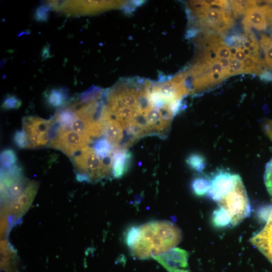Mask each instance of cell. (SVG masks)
<instances>
[{"label": "cell", "instance_id": "obj_1", "mask_svg": "<svg viewBox=\"0 0 272 272\" xmlns=\"http://www.w3.org/2000/svg\"><path fill=\"white\" fill-rule=\"evenodd\" d=\"M182 238L181 230L174 224L156 221L131 228L127 233L126 241L133 256L147 259L175 248Z\"/></svg>", "mask_w": 272, "mask_h": 272}, {"label": "cell", "instance_id": "obj_2", "mask_svg": "<svg viewBox=\"0 0 272 272\" xmlns=\"http://www.w3.org/2000/svg\"><path fill=\"white\" fill-rule=\"evenodd\" d=\"M197 22L201 26L219 32L227 30L233 23L227 1H201L193 2Z\"/></svg>", "mask_w": 272, "mask_h": 272}, {"label": "cell", "instance_id": "obj_3", "mask_svg": "<svg viewBox=\"0 0 272 272\" xmlns=\"http://www.w3.org/2000/svg\"><path fill=\"white\" fill-rule=\"evenodd\" d=\"M220 208L225 211L231 219L230 225L239 224L251 212L246 191L240 176L236 175L231 190L217 201Z\"/></svg>", "mask_w": 272, "mask_h": 272}, {"label": "cell", "instance_id": "obj_4", "mask_svg": "<svg viewBox=\"0 0 272 272\" xmlns=\"http://www.w3.org/2000/svg\"><path fill=\"white\" fill-rule=\"evenodd\" d=\"M71 158L78 172L76 176L78 180L91 181L105 177L102 159L88 146L77 151Z\"/></svg>", "mask_w": 272, "mask_h": 272}, {"label": "cell", "instance_id": "obj_5", "mask_svg": "<svg viewBox=\"0 0 272 272\" xmlns=\"http://www.w3.org/2000/svg\"><path fill=\"white\" fill-rule=\"evenodd\" d=\"M192 73L194 88L198 91L214 87L230 76L219 60L207 58H200Z\"/></svg>", "mask_w": 272, "mask_h": 272}, {"label": "cell", "instance_id": "obj_6", "mask_svg": "<svg viewBox=\"0 0 272 272\" xmlns=\"http://www.w3.org/2000/svg\"><path fill=\"white\" fill-rule=\"evenodd\" d=\"M23 130L27 141V148L45 147L52 139L57 127L54 118L45 120L36 116H27L22 121Z\"/></svg>", "mask_w": 272, "mask_h": 272}, {"label": "cell", "instance_id": "obj_7", "mask_svg": "<svg viewBox=\"0 0 272 272\" xmlns=\"http://www.w3.org/2000/svg\"><path fill=\"white\" fill-rule=\"evenodd\" d=\"M91 142V139L89 136L77 133L58 124L49 145V147L61 151L71 158L77 151Z\"/></svg>", "mask_w": 272, "mask_h": 272}, {"label": "cell", "instance_id": "obj_8", "mask_svg": "<svg viewBox=\"0 0 272 272\" xmlns=\"http://www.w3.org/2000/svg\"><path fill=\"white\" fill-rule=\"evenodd\" d=\"M236 176V174L223 171L214 174L209 180L208 196L216 202L219 200L232 188Z\"/></svg>", "mask_w": 272, "mask_h": 272}, {"label": "cell", "instance_id": "obj_9", "mask_svg": "<svg viewBox=\"0 0 272 272\" xmlns=\"http://www.w3.org/2000/svg\"><path fill=\"white\" fill-rule=\"evenodd\" d=\"M250 242L272 264V206L265 225L250 239Z\"/></svg>", "mask_w": 272, "mask_h": 272}, {"label": "cell", "instance_id": "obj_10", "mask_svg": "<svg viewBox=\"0 0 272 272\" xmlns=\"http://www.w3.org/2000/svg\"><path fill=\"white\" fill-rule=\"evenodd\" d=\"M188 253L185 250L174 248L169 251L154 257L168 272L184 268L188 265Z\"/></svg>", "mask_w": 272, "mask_h": 272}, {"label": "cell", "instance_id": "obj_11", "mask_svg": "<svg viewBox=\"0 0 272 272\" xmlns=\"http://www.w3.org/2000/svg\"><path fill=\"white\" fill-rule=\"evenodd\" d=\"M245 17L243 23L246 31L249 30V28L253 27L256 30H265L267 27V21L265 14L261 7L257 4L256 1L244 13Z\"/></svg>", "mask_w": 272, "mask_h": 272}, {"label": "cell", "instance_id": "obj_12", "mask_svg": "<svg viewBox=\"0 0 272 272\" xmlns=\"http://www.w3.org/2000/svg\"><path fill=\"white\" fill-rule=\"evenodd\" d=\"M131 159V153L127 149L117 148L113 151V176L115 178L122 177L127 171Z\"/></svg>", "mask_w": 272, "mask_h": 272}, {"label": "cell", "instance_id": "obj_13", "mask_svg": "<svg viewBox=\"0 0 272 272\" xmlns=\"http://www.w3.org/2000/svg\"><path fill=\"white\" fill-rule=\"evenodd\" d=\"M103 133L112 146L118 148L123 137V128L116 119L109 117L103 122Z\"/></svg>", "mask_w": 272, "mask_h": 272}, {"label": "cell", "instance_id": "obj_14", "mask_svg": "<svg viewBox=\"0 0 272 272\" xmlns=\"http://www.w3.org/2000/svg\"><path fill=\"white\" fill-rule=\"evenodd\" d=\"M76 117V115L73 110L65 108L59 110L54 118L59 126L69 128Z\"/></svg>", "mask_w": 272, "mask_h": 272}, {"label": "cell", "instance_id": "obj_15", "mask_svg": "<svg viewBox=\"0 0 272 272\" xmlns=\"http://www.w3.org/2000/svg\"><path fill=\"white\" fill-rule=\"evenodd\" d=\"M66 89L60 88L52 90L48 97V103L53 106H58L68 97Z\"/></svg>", "mask_w": 272, "mask_h": 272}, {"label": "cell", "instance_id": "obj_16", "mask_svg": "<svg viewBox=\"0 0 272 272\" xmlns=\"http://www.w3.org/2000/svg\"><path fill=\"white\" fill-rule=\"evenodd\" d=\"M260 44L264 53L265 62L272 70V38L263 34Z\"/></svg>", "mask_w": 272, "mask_h": 272}, {"label": "cell", "instance_id": "obj_17", "mask_svg": "<svg viewBox=\"0 0 272 272\" xmlns=\"http://www.w3.org/2000/svg\"><path fill=\"white\" fill-rule=\"evenodd\" d=\"M112 145L107 139H101L96 141L94 150L100 158H104L112 152Z\"/></svg>", "mask_w": 272, "mask_h": 272}, {"label": "cell", "instance_id": "obj_18", "mask_svg": "<svg viewBox=\"0 0 272 272\" xmlns=\"http://www.w3.org/2000/svg\"><path fill=\"white\" fill-rule=\"evenodd\" d=\"M213 221L217 227H224L230 225L231 219L225 211L219 208L213 213Z\"/></svg>", "mask_w": 272, "mask_h": 272}, {"label": "cell", "instance_id": "obj_19", "mask_svg": "<svg viewBox=\"0 0 272 272\" xmlns=\"http://www.w3.org/2000/svg\"><path fill=\"white\" fill-rule=\"evenodd\" d=\"M192 189L197 195H203L207 193L209 188V180L202 177H197L192 182Z\"/></svg>", "mask_w": 272, "mask_h": 272}, {"label": "cell", "instance_id": "obj_20", "mask_svg": "<svg viewBox=\"0 0 272 272\" xmlns=\"http://www.w3.org/2000/svg\"><path fill=\"white\" fill-rule=\"evenodd\" d=\"M186 163L190 168L198 172H201L206 166L205 159L198 154L189 155L186 159Z\"/></svg>", "mask_w": 272, "mask_h": 272}, {"label": "cell", "instance_id": "obj_21", "mask_svg": "<svg viewBox=\"0 0 272 272\" xmlns=\"http://www.w3.org/2000/svg\"><path fill=\"white\" fill-rule=\"evenodd\" d=\"M15 153L11 149L3 151L1 154V164L2 168H9L14 166L17 161Z\"/></svg>", "mask_w": 272, "mask_h": 272}, {"label": "cell", "instance_id": "obj_22", "mask_svg": "<svg viewBox=\"0 0 272 272\" xmlns=\"http://www.w3.org/2000/svg\"><path fill=\"white\" fill-rule=\"evenodd\" d=\"M232 9L235 15L244 14L253 3V1H231Z\"/></svg>", "mask_w": 272, "mask_h": 272}, {"label": "cell", "instance_id": "obj_23", "mask_svg": "<svg viewBox=\"0 0 272 272\" xmlns=\"http://www.w3.org/2000/svg\"><path fill=\"white\" fill-rule=\"evenodd\" d=\"M264 182L268 192L272 196V159L266 165Z\"/></svg>", "mask_w": 272, "mask_h": 272}, {"label": "cell", "instance_id": "obj_24", "mask_svg": "<svg viewBox=\"0 0 272 272\" xmlns=\"http://www.w3.org/2000/svg\"><path fill=\"white\" fill-rule=\"evenodd\" d=\"M14 142L20 148H27L28 141L26 135L23 130H17L14 135Z\"/></svg>", "mask_w": 272, "mask_h": 272}, {"label": "cell", "instance_id": "obj_25", "mask_svg": "<svg viewBox=\"0 0 272 272\" xmlns=\"http://www.w3.org/2000/svg\"><path fill=\"white\" fill-rule=\"evenodd\" d=\"M21 104V102L13 96L8 97L5 100L3 107L6 109L18 108Z\"/></svg>", "mask_w": 272, "mask_h": 272}, {"label": "cell", "instance_id": "obj_26", "mask_svg": "<svg viewBox=\"0 0 272 272\" xmlns=\"http://www.w3.org/2000/svg\"><path fill=\"white\" fill-rule=\"evenodd\" d=\"M263 128L266 134L272 141V120H269L264 123Z\"/></svg>", "mask_w": 272, "mask_h": 272}, {"label": "cell", "instance_id": "obj_27", "mask_svg": "<svg viewBox=\"0 0 272 272\" xmlns=\"http://www.w3.org/2000/svg\"><path fill=\"white\" fill-rule=\"evenodd\" d=\"M172 272H189L187 270H184L183 269H177L173 271Z\"/></svg>", "mask_w": 272, "mask_h": 272}, {"label": "cell", "instance_id": "obj_28", "mask_svg": "<svg viewBox=\"0 0 272 272\" xmlns=\"http://www.w3.org/2000/svg\"><path fill=\"white\" fill-rule=\"evenodd\" d=\"M270 24L271 25V27H272V21H271L270 22H269Z\"/></svg>", "mask_w": 272, "mask_h": 272}]
</instances>
